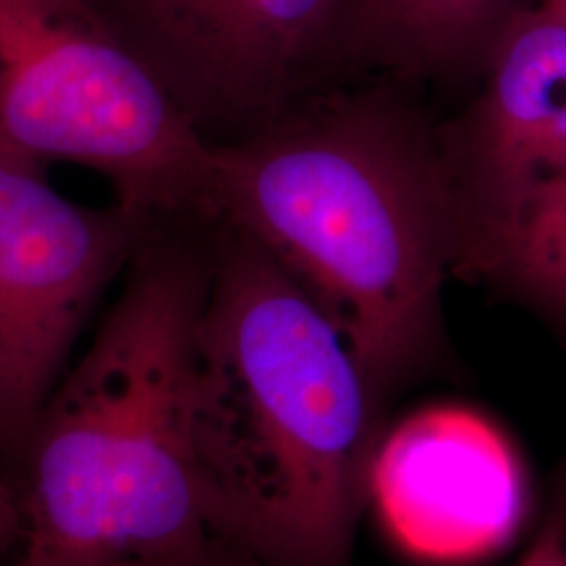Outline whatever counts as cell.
<instances>
[{
  "mask_svg": "<svg viewBox=\"0 0 566 566\" xmlns=\"http://www.w3.org/2000/svg\"><path fill=\"white\" fill-rule=\"evenodd\" d=\"M212 217L315 298L380 401L437 359L464 217L441 143L403 112L324 103L214 145Z\"/></svg>",
  "mask_w": 566,
  "mask_h": 566,
  "instance_id": "cell-1",
  "label": "cell"
},
{
  "mask_svg": "<svg viewBox=\"0 0 566 566\" xmlns=\"http://www.w3.org/2000/svg\"><path fill=\"white\" fill-rule=\"evenodd\" d=\"M221 227L193 395L210 523L269 566H353L380 397L303 285Z\"/></svg>",
  "mask_w": 566,
  "mask_h": 566,
  "instance_id": "cell-2",
  "label": "cell"
},
{
  "mask_svg": "<svg viewBox=\"0 0 566 566\" xmlns=\"http://www.w3.org/2000/svg\"><path fill=\"white\" fill-rule=\"evenodd\" d=\"M147 231L116 303L30 426L7 476V566H120L214 526L193 453L198 329L214 245Z\"/></svg>",
  "mask_w": 566,
  "mask_h": 566,
  "instance_id": "cell-3",
  "label": "cell"
},
{
  "mask_svg": "<svg viewBox=\"0 0 566 566\" xmlns=\"http://www.w3.org/2000/svg\"><path fill=\"white\" fill-rule=\"evenodd\" d=\"M0 154L91 168L149 224L214 221V145L86 0H0Z\"/></svg>",
  "mask_w": 566,
  "mask_h": 566,
  "instance_id": "cell-4",
  "label": "cell"
},
{
  "mask_svg": "<svg viewBox=\"0 0 566 566\" xmlns=\"http://www.w3.org/2000/svg\"><path fill=\"white\" fill-rule=\"evenodd\" d=\"M212 145L290 114L357 70L350 0H86Z\"/></svg>",
  "mask_w": 566,
  "mask_h": 566,
  "instance_id": "cell-5",
  "label": "cell"
},
{
  "mask_svg": "<svg viewBox=\"0 0 566 566\" xmlns=\"http://www.w3.org/2000/svg\"><path fill=\"white\" fill-rule=\"evenodd\" d=\"M154 224L61 196L0 154V460L15 462L103 292Z\"/></svg>",
  "mask_w": 566,
  "mask_h": 566,
  "instance_id": "cell-6",
  "label": "cell"
},
{
  "mask_svg": "<svg viewBox=\"0 0 566 566\" xmlns=\"http://www.w3.org/2000/svg\"><path fill=\"white\" fill-rule=\"evenodd\" d=\"M367 495L397 546L439 565L500 552L528 507L518 451L489 418L458 405L426 407L380 434Z\"/></svg>",
  "mask_w": 566,
  "mask_h": 566,
  "instance_id": "cell-7",
  "label": "cell"
},
{
  "mask_svg": "<svg viewBox=\"0 0 566 566\" xmlns=\"http://www.w3.org/2000/svg\"><path fill=\"white\" fill-rule=\"evenodd\" d=\"M464 124L441 143L464 242L526 189L566 168V15L542 2L510 23Z\"/></svg>",
  "mask_w": 566,
  "mask_h": 566,
  "instance_id": "cell-8",
  "label": "cell"
},
{
  "mask_svg": "<svg viewBox=\"0 0 566 566\" xmlns=\"http://www.w3.org/2000/svg\"><path fill=\"white\" fill-rule=\"evenodd\" d=\"M544 0H350L357 67L407 76L485 70L510 23Z\"/></svg>",
  "mask_w": 566,
  "mask_h": 566,
  "instance_id": "cell-9",
  "label": "cell"
},
{
  "mask_svg": "<svg viewBox=\"0 0 566 566\" xmlns=\"http://www.w3.org/2000/svg\"><path fill=\"white\" fill-rule=\"evenodd\" d=\"M460 273L497 283L566 332V168L474 227Z\"/></svg>",
  "mask_w": 566,
  "mask_h": 566,
  "instance_id": "cell-10",
  "label": "cell"
},
{
  "mask_svg": "<svg viewBox=\"0 0 566 566\" xmlns=\"http://www.w3.org/2000/svg\"><path fill=\"white\" fill-rule=\"evenodd\" d=\"M120 566H269L250 549L229 539L219 531H210L196 542L182 544L160 554H151Z\"/></svg>",
  "mask_w": 566,
  "mask_h": 566,
  "instance_id": "cell-11",
  "label": "cell"
},
{
  "mask_svg": "<svg viewBox=\"0 0 566 566\" xmlns=\"http://www.w3.org/2000/svg\"><path fill=\"white\" fill-rule=\"evenodd\" d=\"M21 533L20 504L9 476L0 472V556L2 560L15 549Z\"/></svg>",
  "mask_w": 566,
  "mask_h": 566,
  "instance_id": "cell-12",
  "label": "cell"
},
{
  "mask_svg": "<svg viewBox=\"0 0 566 566\" xmlns=\"http://www.w3.org/2000/svg\"><path fill=\"white\" fill-rule=\"evenodd\" d=\"M542 533H547L566 544V458L554 479L546 523L542 526Z\"/></svg>",
  "mask_w": 566,
  "mask_h": 566,
  "instance_id": "cell-13",
  "label": "cell"
},
{
  "mask_svg": "<svg viewBox=\"0 0 566 566\" xmlns=\"http://www.w3.org/2000/svg\"><path fill=\"white\" fill-rule=\"evenodd\" d=\"M514 566H566V544L539 531L531 549Z\"/></svg>",
  "mask_w": 566,
  "mask_h": 566,
  "instance_id": "cell-14",
  "label": "cell"
},
{
  "mask_svg": "<svg viewBox=\"0 0 566 566\" xmlns=\"http://www.w3.org/2000/svg\"><path fill=\"white\" fill-rule=\"evenodd\" d=\"M547 7H552V9H556V11H560V13H565L566 15V0H544Z\"/></svg>",
  "mask_w": 566,
  "mask_h": 566,
  "instance_id": "cell-15",
  "label": "cell"
},
{
  "mask_svg": "<svg viewBox=\"0 0 566 566\" xmlns=\"http://www.w3.org/2000/svg\"><path fill=\"white\" fill-rule=\"evenodd\" d=\"M0 566H7L4 565V560H2V558H0Z\"/></svg>",
  "mask_w": 566,
  "mask_h": 566,
  "instance_id": "cell-16",
  "label": "cell"
}]
</instances>
